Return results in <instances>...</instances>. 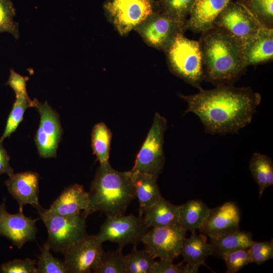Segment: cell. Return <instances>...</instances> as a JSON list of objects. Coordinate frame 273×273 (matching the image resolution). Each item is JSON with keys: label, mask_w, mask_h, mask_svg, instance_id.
<instances>
[{"label": "cell", "mask_w": 273, "mask_h": 273, "mask_svg": "<svg viewBox=\"0 0 273 273\" xmlns=\"http://www.w3.org/2000/svg\"><path fill=\"white\" fill-rule=\"evenodd\" d=\"M179 97L188 104L186 114H196L211 134L237 133L249 124L261 101L260 95L250 87L221 85L192 95Z\"/></svg>", "instance_id": "obj_1"}, {"label": "cell", "mask_w": 273, "mask_h": 273, "mask_svg": "<svg viewBox=\"0 0 273 273\" xmlns=\"http://www.w3.org/2000/svg\"><path fill=\"white\" fill-rule=\"evenodd\" d=\"M204 80L216 86L233 85L245 72L241 43L222 31L211 27L199 39Z\"/></svg>", "instance_id": "obj_2"}, {"label": "cell", "mask_w": 273, "mask_h": 273, "mask_svg": "<svg viewBox=\"0 0 273 273\" xmlns=\"http://www.w3.org/2000/svg\"><path fill=\"white\" fill-rule=\"evenodd\" d=\"M89 203L82 213L85 217L100 211L106 215H124L135 198L131 172L114 169L109 162L100 164L90 185Z\"/></svg>", "instance_id": "obj_3"}, {"label": "cell", "mask_w": 273, "mask_h": 273, "mask_svg": "<svg viewBox=\"0 0 273 273\" xmlns=\"http://www.w3.org/2000/svg\"><path fill=\"white\" fill-rule=\"evenodd\" d=\"M165 53L172 73L198 89L201 87L204 72L199 41L178 33Z\"/></svg>", "instance_id": "obj_4"}, {"label": "cell", "mask_w": 273, "mask_h": 273, "mask_svg": "<svg viewBox=\"0 0 273 273\" xmlns=\"http://www.w3.org/2000/svg\"><path fill=\"white\" fill-rule=\"evenodd\" d=\"M167 124L165 117L158 113L155 114L152 126L130 170L132 173L148 174L158 178L162 172L165 163L163 146Z\"/></svg>", "instance_id": "obj_5"}, {"label": "cell", "mask_w": 273, "mask_h": 273, "mask_svg": "<svg viewBox=\"0 0 273 273\" xmlns=\"http://www.w3.org/2000/svg\"><path fill=\"white\" fill-rule=\"evenodd\" d=\"M39 218L47 229V242L51 249L62 253L69 246L86 234L85 217L82 213L74 216H65L48 212L41 206L37 209Z\"/></svg>", "instance_id": "obj_6"}, {"label": "cell", "mask_w": 273, "mask_h": 273, "mask_svg": "<svg viewBox=\"0 0 273 273\" xmlns=\"http://www.w3.org/2000/svg\"><path fill=\"white\" fill-rule=\"evenodd\" d=\"M106 14L118 32L127 34L154 12H160L152 0H106Z\"/></svg>", "instance_id": "obj_7"}, {"label": "cell", "mask_w": 273, "mask_h": 273, "mask_svg": "<svg viewBox=\"0 0 273 273\" xmlns=\"http://www.w3.org/2000/svg\"><path fill=\"white\" fill-rule=\"evenodd\" d=\"M149 229L140 215H107L96 235L102 243L111 241L122 248L128 244L136 246L142 242Z\"/></svg>", "instance_id": "obj_8"}, {"label": "cell", "mask_w": 273, "mask_h": 273, "mask_svg": "<svg viewBox=\"0 0 273 273\" xmlns=\"http://www.w3.org/2000/svg\"><path fill=\"white\" fill-rule=\"evenodd\" d=\"M187 231L179 223L152 228L142 239L146 250L152 256L173 261L180 254Z\"/></svg>", "instance_id": "obj_9"}, {"label": "cell", "mask_w": 273, "mask_h": 273, "mask_svg": "<svg viewBox=\"0 0 273 273\" xmlns=\"http://www.w3.org/2000/svg\"><path fill=\"white\" fill-rule=\"evenodd\" d=\"M212 27L219 29L242 45L261 26L243 6L232 1L217 17Z\"/></svg>", "instance_id": "obj_10"}, {"label": "cell", "mask_w": 273, "mask_h": 273, "mask_svg": "<svg viewBox=\"0 0 273 273\" xmlns=\"http://www.w3.org/2000/svg\"><path fill=\"white\" fill-rule=\"evenodd\" d=\"M185 23L154 12L134 30L149 46L165 52L177 35L187 30Z\"/></svg>", "instance_id": "obj_11"}, {"label": "cell", "mask_w": 273, "mask_h": 273, "mask_svg": "<svg viewBox=\"0 0 273 273\" xmlns=\"http://www.w3.org/2000/svg\"><path fill=\"white\" fill-rule=\"evenodd\" d=\"M34 105L40 115V122L34 141L40 157H56L62 133L58 113L46 101L41 103L33 100Z\"/></svg>", "instance_id": "obj_12"}, {"label": "cell", "mask_w": 273, "mask_h": 273, "mask_svg": "<svg viewBox=\"0 0 273 273\" xmlns=\"http://www.w3.org/2000/svg\"><path fill=\"white\" fill-rule=\"evenodd\" d=\"M97 235L86 234L62 253L70 273H89L99 263L104 250Z\"/></svg>", "instance_id": "obj_13"}, {"label": "cell", "mask_w": 273, "mask_h": 273, "mask_svg": "<svg viewBox=\"0 0 273 273\" xmlns=\"http://www.w3.org/2000/svg\"><path fill=\"white\" fill-rule=\"evenodd\" d=\"M37 220L26 216L23 211L9 213L5 199L0 204V235L9 239L19 249L35 239Z\"/></svg>", "instance_id": "obj_14"}, {"label": "cell", "mask_w": 273, "mask_h": 273, "mask_svg": "<svg viewBox=\"0 0 273 273\" xmlns=\"http://www.w3.org/2000/svg\"><path fill=\"white\" fill-rule=\"evenodd\" d=\"M240 211L236 204L226 202L210 209L208 217L199 230L210 238H216L240 230Z\"/></svg>", "instance_id": "obj_15"}, {"label": "cell", "mask_w": 273, "mask_h": 273, "mask_svg": "<svg viewBox=\"0 0 273 273\" xmlns=\"http://www.w3.org/2000/svg\"><path fill=\"white\" fill-rule=\"evenodd\" d=\"M8 190L17 201L19 211H23L26 204H30L36 209L39 203V175L37 172L25 171L14 174L5 182Z\"/></svg>", "instance_id": "obj_16"}, {"label": "cell", "mask_w": 273, "mask_h": 273, "mask_svg": "<svg viewBox=\"0 0 273 273\" xmlns=\"http://www.w3.org/2000/svg\"><path fill=\"white\" fill-rule=\"evenodd\" d=\"M232 0H195L185 27L202 33L212 27L217 17Z\"/></svg>", "instance_id": "obj_17"}, {"label": "cell", "mask_w": 273, "mask_h": 273, "mask_svg": "<svg viewBox=\"0 0 273 273\" xmlns=\"http://www.w3.org/2000/svg\"><path fill=\"white\" fill-rule=\"evenodd\" d=\"M242 50L247 67L272 61L273 29L261 27L255 35L242 44Z\"/></svg>", "instance_id": "obj_18"}, {"label": "cell", "mask_w": 273, "mask_h": 273, "mask_svg": "<svg viewBox=\"0 0 273 273\" xmlns=\"http://www.w3.org/2000/svg\"><path fill=\"white\" fill-rule=\"evenodd\" d=\"M89 194L83 187L74 184L66 188L47 210L65 216H74L86 209L89 203Z\"/></svg>", "instance_id": "obj_19"}, {"label": "cell", "mask_w": 273, "mask_h": 273, "mask_svg": "<svg viewBox=\"0 0 273 273\" xmlns=\"http://www.w3.org/2000/svg\"><path fill=\"white\" fill-rule=\"evenodd\" d=\"M131 175L135 196L139 203V215L142 216L145 210L162 196L157 182L158 178L150 175L132 172Z\"/></svg>", "instance_id": "obj_20"}, {"label": "cell", "mask_w": 273, "mask_h": 273, "mask_svg": "<svg viewBox=\"0 0 273 273\" xmlns=\"http://www.w3.org/2000/svg\"><path fill=\"white\" fill-rule=\"evenodd\" d=\"M142 217L149 228L179 223L178 206L171 203L161 196L145 210Z\"/></svg>", "instance_id": "obj_21"}, {"label": "cell", "mask_w": 273, "mask_h": 273, "mask_svg": "<svg viewBox=\"0 0 273 273\" xmlns=\"http://www.w3.org/2000/svg\"><path fill=\"white\" fill-rule=\"evenodd\" d=\"M210 208L201 200H191L178 206L179 224L187 231L195 232L204 223Z\"/></svg>", "instance_id": "obj_22"}, {"label": "cell", "mask_w": 273, "mask_h": 273, "mask_svg": "<svg viewBox=\"0 0 273 273\" xmlns=\"http://www.w3.org/2000/svg\"><path fill=\"white\" fill-rule=\"evenodd\" d=\"M212 255L222 258L230 252L248 248L253 241L252 234L238 230L216 238H210Z\"/></svg>", "instance_id": "obj_23"}, {"label": "cell", "mask_w": 273, "mask_h": 273, "mask_svg": "<svg viewBox=\"0 0 273 273\" xmlns=\"http://www.w3.org/2000/svg\"><path fill=\"white\" fill-rule=\"evenodd\" d=\"M180 255L185 263L200 266L205 264L209 256L212 255V249L205 236L193 232L190 237L184 239Z\"/></svg>", "instance_id": "obj_24"}, {"label": "cell", "mask_w": 273, "mask_h": 273, "mask_svg": "<svg viewBox=\"0 0 273 273\" xmlns=\"http://www.w3.org/2000/svg\"><path fill=\"white\" fill-rule=\"evenodd\" d=\"M249 170L259 187L260 198L264 191L273 185V163L271 158L258 153H253Z\"/></svg>", "instance_id": "obj_25"}, {"label": "cell", "mask_w": 273, "mask_h": 273, "mask_svg": "<svg viewBox=\"0 0 273 273\" xmlns=\"http://www.w3.org/2000/svg\"><path fill=\"white\" fill-rule=\"evenodd\" d=\"M112 132L104 122L95 124L91 134V146L100 164L109 162Z\"/></svg>", "instance_id": "obj_26"}, {"label": "cell", "mask_w": 273, "mask_h": 273, "mask_svg": "<svg viewBox=\"0 0 273 273\" xmlns=\"http://www.w3.org/2000/svg\"><path fill=\"white\" fill-rule=\"evenodd\" d=\"M263 28L273 29V0H236Z\"/></svg>", "instance_id": "obj_27"}, {"label": "cell", "mask_w": 273, "mask_h": 273, "mask_svg": "<svg viewBox=\"0 0 273 273\" xmlns=\"http://www.w3.org/2000/svg\"><path fill=\"white\" fill-rule=\"evenodd\" d=\"M124 259L125 273H150L155 262L148 251L138 250L135 246Z\"/></svg>", "instance_id": "obj_28"}, {"label": "cell", "mask_w": 273, "mask_h": 273, "mask_svg": "<svg viewBox=\"0 0 273 273\" xmlns=\"http://www.w3.org/2000/svg\"><path fill=\"white\" fill-rule=\"evenodd\" d=\"M195 0H159L160 12L176 21L186 23Z\"/></svg>", "instance_id": "obj_29"}, {"label": "cell", "mask_w": 273, "mask_h": 273, "mask_svg": "<svg viewBox=\"0 0 273 273\" xmlns=\"http://www.w3.org/2000/svg\"><path fill=\"white\" fill-rule=\"evenodd\" d=\"M95 273H125L122 247L114 251H104L98 265L92 270Z\"/></svg>", "instance_id": "obj_30"}, {"label": "cell", "mask_w": 273, "mask_h": 273, "mask_svg": "<svg viewBox=\"0 0 273 273\" xmlns=\"http://www.w3.org/2000/svg\"><path fill=\"white\" fill-rule=\"evenodd\" d=\"M33 100L30 98L16 97L11 111L8 116L4 133L1 139L4 140L15 131L23 119L25 110L29 107H33Z\"/></svg>", "instance_id": "obj_31"}, {"label": "cell", "mask_w": 273, "mask_h": 273, "mask_svg": "<svg viewBox=\"0 0 273 273\" xmlns=\"http://www.w3.org/2000/svg\"><path fill=\"white\" fill-rule=\"evenodd\" d=\"M50 249L47 242L41 248L38 261L36 262L37 273H69L64 261L54 257Z\"/></svg>", "instance_id": "obj_32"}, {"label": "cell", "mask_w": 273, "mask_h": 273, "mask_svg": "<svg viewBox=\"0 0 273 273\" xmlns=\"http://www.w3.org/2000/svg\"><path fill=\"white\" fill-rule=\"evenodd\" d=\"M16 9L11 0H0V33L7 32L19 38V25L14 18Z\"/></svg>", "instance_id": "obj_33"}, {"label": "cell", "mask_w": 273, "mask_h": 273, "mask_svg": "<svg viewBox=\"0 0 273 273\" xmlns=\"http://www.w3.org/2000/svg\"><path fill=\"white\" fill-rule=\"evenodd\" d=\"M221 259L225 262L227 273H236L245 266L252 263L248 248L228 253Z\"/></svg>", "instance_id": "obj_34"}, {"label": "cell", "mask_w": 273, "mask_h": 273, "mask_svg": "<svg viewBox=\"0 0 273 273\" xmlns=\"http://www.w3.org/2000/svg\"><path fill=\"white\" fill-rule=\"evenodd\" d=\"M199 267L189 263L176 264L172 261L160 259L155 262L150 273H197Z\"/></svg>", "instance_id": "obj_35"}, {"label": "cell", "mask_w": 273, "mask_h": 273, "mask_svg": "<svg viewBox=\"0 0 273 273\" xmlns=\"http://www.w3.org/2000/svg\"><path fill=\"white\" fill-rule=\"evenodd\" d=\"M252 262L260 265L273 258V241H253L248 247Z\"/></svg>", "instance_id": "obj_36"}, {"label": "cell", "mask_w": 273, "mask_h": 273, "mask_svg": "<svg viewBox=\"0 0 273 273\" xmlns=\"http://www.w3.org/2000/svg\"><path fill=\"white\" fill-rule=\"evenodd\" d=\"M0 270L3 273H37L36 260L15 259L2 264Z\"/></svg>", "instance_id": "obj_37"}, {"label": "cell", "mask_w": 273, "mask_h": 273, "mask_svg": "<svg viewBox=\"0 0 273 273\" xmlns=\"http://www.w3.org/2000/svg\"><path fill=\"white\" fill-rule=\"evenodd\" d=\"M28 79V77L23 76L11 69L9 78L6 84L10 86L14 90L16 97L29 98L26 89V82Z\"/></svg>", "instance_id": "obj_38"}, {"label": "cell", "mask_w": 273, "mask_h": 273, "mask_svg": "<svg viewBox=\"0 0 273 273\" xmlns=\"http://www.w3.org/2000/svg\"><path fill=\"white\" fill-rule=\"evenodd\" d=\"M3 141L0 138V174L5 173L10 177L14 173L10 164V157L3 146Z\"/></svg>", "instance_id": "obj_39"}]
</instances>
